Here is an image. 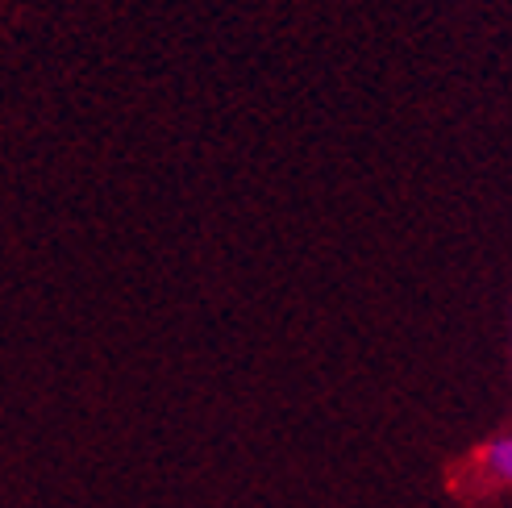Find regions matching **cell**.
Instances as JSON below:
<instances>
[{
  "mask_svg": "<svg viewBox=\"0 0 512 508\" xmlns=\"http://www.w3.org/2000/svg\"><path fill=\"white\" fill-rule=\"evenodd\" d=\"M479 471H483V479H488L492 488H508V479H512V434L508 429H496V434L483 442Z\"/></svg>",
  "mask_w": 512,
  "mask_h": 508,
  "instance_id": "6da1fadb",
  "label": "cell"
}]
</instances>
